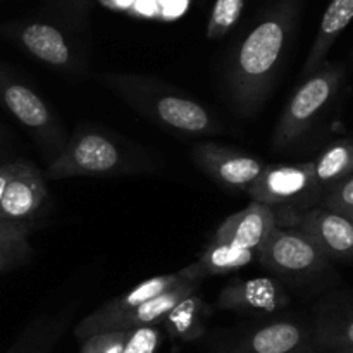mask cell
<instances>
[{
  "instance_id": "obj_1",
  "label": "cell",
  "mask_w": 353,
  "mask_h": 353,
  "mask_svg": "<svg viewBox=\"0 0 353 353\" xmlns=\"http://www.w3.org/2000/svg\"><path fill=\"white\" fill-rule=\"evenodd\" d=\"M295 19L296 3L286 0L243 38L233 54L226 85L241 116L257 112L271 93Z\"/></svg>"
},
{
  "instance_id": "obj_14",
  "label": "cell",
  "mask_w": 353,
  "mask_h": 353,
  "mask_svg": "<svg viewBox=\"0 0 353 353\" xmlns=\"http://www.w3.org/2000/svg\"><path fill=\"white\" fill-rule=\"evenodd\" d=\"M193 279L203 281L193 264L181 269V271L172 272V274L155 276V278L147 279V281L140 283V285H137L134 288L128 290V292L121 293L116 299L109 300V302H105L103 305H100L95 312L86 316L76 327H88L92 326V324L102 323V321L109 319V317L117 316V314L124 312V310L133 309V307L140 305V303L147 302V300L155 299V296L162 295V293L169 292V290L176 288V286L183 285V283L193 281Z\"/></svg>"
},
{
  "instance_id": "obj_16",
  "label": "cell",
  "mask_w": 353,
  "mask_h": 353,
  "mask_svg": "<svg viewBox=\"0 0 353 353\" xmlns=\"http://www.w3.org/2000/svg\"><path fill=\"white\" fill-rule=\"evenodd\" d=\"M21 47L50 68L76 71L79 65L68 38L59 28L47 23L24 24L16 33Z\"/></svg>"
},
{
  "instance_id": "obj_31",
  "label": "cell",
  "mask_w": 353,
  "mask_h": 353,
  "mask_svg": "<svg viewBox=\"0 0 353 353\" xmlns=\"http://www.w3.org/2000/svg\"><path fill=\"white\" fill-rule=\"evenodd\" d=\"M345 216H348V217H350V219L353 221V209H352V210H348V212L345 214Z\"/></svg>"
},
{
  "instance_id": "obj_30",
  "label": "cell",
  "mask_w": 353,
  "mask_h": 353,
  "mask_svg": "<svg viewBox=\"0 0 353 353\" xmlns=\"http://www.w3.org/2000/svg\"><path fill=\"white\" fill-rule=\"evenodd\" d=\"M331 353H353V348H343V350H334Z\"/></svg>"
},
{
  "instance_id": "obj_25",
  "label": "cell",
  "mask_w": 353,
  "mask_h": 353,
  "mask_svg": "<svg viewBox=\"0 0 353 353\" xmlns=\"http://www.w3.org/2000/svg\"><path fill=\"white\" fill-rule=\"evenodd\" d=\"M321 207L334 210V212L347 214L353 209V174L345 178L343 181L338 183L336 186L324 193V196L319 202Z\"/></svg>"
},
{
  "instance_id": "obj_29",
  "label": "cell",
  "mask_w": 353,
  "mask_h": 353,
  "mask_svg": "<svg viewBox=\"0 0 353 353\" xmlns=\"http://www.w3.org/2000/svg\"><path fill=\"white\" fill-rule=\"evenodd\" d=\"M12 172H14V162L0 165V203H2L3 192H6V186H7V183H9Z\"/></svg>"
},
{
  "instance_id": "obj_8",
  "label": "cell",
  "mask_w": 353,
  "mask_h": 353,
  "mask_svg": "<svg viewBox=\"0 0 353 353\" xmlns=\"http://www.w3.org/2000/svg\"><path fill=\"white\" fill-rule=\"evenodd\" d=\"M295 230L305 234L327 261H353V221L326 207H310L295 217Z\"/></svg>"
},
{
  "instance_id": "obj_21",
  "label": "cell",
  "mask_w": 353,
  "mask_h": 353,
  "mask_svg": "<svg viewBox=\"0 0 353 353\" xmlns=\"http://www.w3.org/2000/svg\"><path fill=\"white\" fill-rule=\"evenodd\" d=\"M255 255L257 254L252 250L210 241L203 254L199 257V261L193 262V265L199 271L200 278L205 279L209 276H224L240 271L254 261Z\"/></svg>"
},
{
  "instance_id": "obj_11",
  "label": "cell",
  "mask_w": 353,
  "mask_h": 353,
  "mask_svg": "<svg viewBox=\"0 0 353 353\" xmlns=\"http://www.w3.org/2000/svg\"><path fill=\"white\" fill-rule=\"evenodd\" d=\"M47 199L43 174L31 162L16 161L0 203V223L28 224Z\"/></svg>"
},
{
  "instance_id": "obj_20",
  "label": "cell",
  "mask_w": 353,
  "mask_h": 353,
  "mask_svg": "<svg viewBox=\"0 0 353 353\" xmlns=\"http://www.w3.org/2000/svg\"><path fill=\"white\" fill-rule=\"evenodd\" d=\"M309 168L323 199L324 193L353 174V140L333 141L314 161H309Z\"/></svg>"
},
{
  "instance_id": "obj_4",
  "label": "cell",
  "mask_w": 353,
  "mask_h": 353,
  "mask_svg": "<svg viewBox=\"0 0 353 353\" xmlns=\"http://www.w3.org/2000/svg\"><path fill=\"white\" fill-rule=\"evenodd\" d=\"M0 102L33 137L50 162L64 150L65 133L54 110L26 83L0 65Z\"/></svg>"
},
{
  "instance_id": "obj_18",
  "label": "cell",
  "mask_w": 353,
  "mask_h": 353,
  "mask_svg": "<svg viewBox=\"0 0 353 353\" xmlns=\"http://www.w3.org/2000/svg\"><path fill=\"white\" fill-rule=\"evenodd\" d=\"M314 343L323 350L353 348V300L333 299L317 314Z\"/></svg>"
},
{
  "instance_id": "obj_23",
  "label": "cell",
  "mask_w": 353,
  "mask_h": 353,
  "mask_svg": "<svg viewBox=\"0 0 353 353\" xmlns=\"http://www.w3.org/2000/svg\"><path fill=\"white\" fill-rule=\"evenodd\" d=\"M245 9V0H216L207 24V37L219 40L230 33Z\"/></svg>"
},
{
  "instance_id": "obj_19",
  "label": "cell",
  "mask_w": 353,
  "mask_h": 353,
  "mask_svg": "<svg viewBox=\"0 0 353 353\" xmlns=\"http://www.w3.org/2000/svg\"><path fill=\"white\" fill-rule=\"evenodd\" d=\"M353 21V0H331L321 19L314 43L303 62L302 74L309 76L326 62L327 54L336 43L340 34Z\"/></svg>"
},
{
  "instance_id": "obj_13",
  "label": "cell",
  "mask_w": 353,
  "mask_h": 353,
  "mask_svg": "<svg viewBox=\"0 0 353 353\" xmlns=\"http://www.w3.org/2000/svg\"><path fill=\"white\" fill-rule=\"evenodd\" d=\"M290 303L281 283L272 278H254L228 285L217 296V307L234 312H276Z\"/></svg>"
},
{
  "instance_id": "obj_10",
  "label": "cell",
  "mask_w": 353,
  "mask_h": 353,
  "mask_svg": "<svg viewBox=\"0 0 353 353\" xmlns=\"http://www.w3.org/2000/svg\"><path fill=\"white\" fill-rule=\"evenodd\" d=\"M192 155L195 164L214 181L236 192H247L265 168L261 159L226 145L200 143L193 148Z\"/></svg>"
},
{
  "instance_id": "obj_3",
  "label": "cell",
  "mask_w": 353,
  "mask_h": 353,
  "mask_svg": "<svg viewBox=\"0 0 353 353\" xmlns=\"http://www.w3.org/2000/svg\"><path fill=\"white\" fill-rule=\"evenodd\" d=\"M347 76L343 62H324L296 88L283 109L272 134V148L286 152L299 143L330 110Z\"/></svg>"
},
{
  "instance_id": "obj_9",
  "label": "cell",
  "mask_w": 353,
  "mask_h": 353,
  "mask_svg": "<svg viewBox=\"0 0 353 353\" xmlns=\"http://www.w3.org/2000/svg\"><path fill=\"white\" fill-rule=\"evenodd\" d=\"M200 285H202L200 279L183 283V285L176 286V288L169 290V292L162 293V295L155 296V299L147 300V302L140 303V305L133 307L130 310H124V312L117 314V316L109 317V319L102 321V323L92 324L88 327H74V336L79 341H85L86 338L93 336V334L117 333V331H131L138 330V327L155 326V324L162 323L165 316L181 300L199 292Z\"/></svg>"
},
{
  "instance_id": "obj_12",
  "label": "cell",
  "mask_w": 353,
  "mask_h": 353,
  "mask_svg": "<svg viewBox=\"0 0 353 353\" xmlns=\"http://www.w3.org/2000/svg\"><path fill=\"white\" fill-rule=\"evenodd\" d=\"M278 226L271 207L252 202L247 209L228 217L212 236V243H224L257 254L272 230Z\"/></svg>"
},
{
  "instance_id": "obj_24",
  "label": "cell",
  "mask_w": 353,
  "mask_h": 353,
  "mask_svg": "<svg viewBox=\"0 0 353 353\" xmlns=\"http://www.w3.org/2000/svg\"><path fill=\"white\" fill-rule=\"evenodd\" d=\"M130 331L117 333H100L81 341L79 353H123Z\"/></svg>"
},
{
  "instance_id": "obj_5",
  "label": "cell",
  "mask_w": 353,
  "mask_h": 353,
  "mask_svg": "<svg viewBox=\"0 0 353 353\" xmlns=\"http://www.w3.org/2000/svg\"><path fill=\"white\" fill-rule=\"evenodd\" d=\"M126 155L114 138L99 131H83L65 143L64 150L48 164L47 178L110 176L126 169Z\"/></svg>"
},
{
  "instance_id": "obj_22",
  "label": "cell",
  "mask_w": 353,
  "mask_h": 353,
  "mask_svg": "<svg viewBox=\"0 0 353 353\" xmlns=\"http://www.w3.org/2000/svg\"><path fill=\"white\" fill-rule=\"evenodd\" d=\"M203 309H205L203 300L196 293L181 300L162 321L169 336L181 341L199 340L205 331V324H203L205 312H203Z\"/></svg>"
},
{
  "instance_id": "obj_27",
  "label": "cell",
  "mask_w": 353,
  "mask_h": 353,
  "mask_svg": "<svg viewBox=\"0 0 353 353\" xmlns=\"http://www.w3.org/2000/svg\"><path fill=\"white\" fill-rule=\"evenodd\" d=\"M30 255H31V248L28 241L16 245V247L6 248V250H0V274H2V272L10 271V269L14 268H19V265L26 264Z\"/></svg>"
},
{
  "instance_id": "obj_17",
  "label": "cell",
  "mask_w": 353,
  "mask_h": 353,
  "mask_svg": "<svg viewBox=\"0 0 353 353\" xmlns=\"http://www.w3.org/2000/svg\"><path fill=\"white\" fill-rule=\"evenodd\" d=\"M78 303L62 307L59 312L37 316L3 353H52L74 317Z\"/></svg>"
},
{
  "instance_id": "obj_7",
  "label": "cell",
  "mask_w": 353,
  "mask_h": 353,
  "mask_svg": "<svg viewBox=\"0 0 353 353\" xmlns=\"http://www.w3.org/2000/svg\"><path fill=\"white\" fill-rule=\"evenodd\" d=\"M245 193H248L254 202L271 209L274 205L283 207L293 203H307L310 209V203L316 207L321 202L309 162L265 165Z\"/></svg>"
},
{
  "instance_id": "obj_26",
  "label": "cell",
  "mask_w": 353,
  "mask_h": 353,
  "mask_svg": "<svg viewBox=\"0 0 353 353\" xmlns=\"http://www.w3.org/2000/svg\"><path fill=\"white\" fill-rule=\"evenodd\" d=\"M159 331L154 326L131 330L123 353H154L159 345Z\"/></svg>"
},
{
  "instance_id": "obj_15",
  "label": "cell",
  "mask_w": 353,
  "mask_h": 353,
  "mask_svg": "<svg viewBox=\"0 0 353 353\" xmlns=\"http://www.w3.org/2000/svg\"><path fill=\"white\" fill-rule=\"evenodd\" d=\"M314 336L300 324L276 321L238 341L226 353H310Z\"/></svg>"
},
{
  "instance_id": "obj_2",
  "label": "cell",
  "mask_w": 353,
  "mask_h": 353,
  "mask_svg": "<svg viewBox=\"0 0 353 353\" xmlns=\"http://www.w3.org/2000/svg\"><path fill=\"white\" fill-rule=\"evenodd\" d=\"M102 83L131 109L176 133L200 137L221 131V123L205 107L154 79L138 74H105Z\"/></svg>"
},
{
  "instance_id": "obj_28",
  "label": "cell",
  "mask_w": 353,
  "mask_h": 353,
  "mask_svg": "<svg viewBox=\"0 0 353 353\" xmlns=\"http://www.w3.org/2000/svg\"><path fill=\"white\" fill-rule=\"evenodd\" d=\"M28 236H30L28 224L0 223V250L24 243V241H28Z\"/></svg>"
},
{
  "instance_id": "obj_6",
  "label": "cell",
  "mask_w": 353,
  "mask_h": 353,
  "mask_svg": "<svg viewBox=\"0 0 353 353\" xmlns=\"http://www.w3.org/2000/svg\"><path fill=\"white\" fill-rule=\"evenodd\" d=\"M257 257L268 271L292 279H314L331 265L323 252L295 228L276 226Z\"/></svg>"
}]
</instances>
